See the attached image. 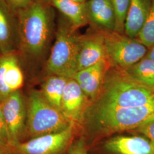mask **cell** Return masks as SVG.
<instances>
[{"label":"cell","mask_w":154,"mask_h":154,"mask_svg":"<svg viewBox=\"0 0 154 154\" xmlns=\"http://www.w3.org/2000/svg\"><path fill=\"white\" fill-rule=\"evenodd\" d=\"M106 60L110 66L125 70L146 55L149 49L137 38L116 32H103Z\"/></svg>","instance_id":"obj_6"},{"label":"cell","mask_w":154,"mask_h":154,"mask_svg":"<svg viewBox=\"0 0 154 154\" xmlns=\"http://www.w3.org/2000/svg\"><path fill=\"white\" fill-rule=\"evenodd\" d=\"M75 123L72 122L65 129L19 142L11 147L16 154H61L72 142Z\"/></svg>","instance_id":"obj_7"},{"label":"cell","mask_w":154,"mask_h":154,"mask_svg":"<svg viewBox=\"0 0 154 154\" xmlns=\"http://www.w3.org/2000/svg\"><path fill=\"white\" fill-rule=\"evenodd\" d=\"M69 154H88L83 138L80 139L72 146Z\"/></svg>","instance_id":"obj_25"},{"label":"cell","mask_w":154,"mask_h":154,"mask_svg":"<svg viewBox=\"0 0 154 154\" xmlns=\"http://www.w3.org/2000/svg\"><path fill=\"white\" fill-rule=\"evenodd\" d=\"M87 98L78 83L70 78L62 97L61 112L70 121L74 123L78 121L85 110Z\"/></svg>","instance_id":"obj_14"},{"label":"cell","mask_w":154,"mask_h":154,"mask_svg":"<svg viewBox=\"0 0 154 154\" xmlns=\"http://www.w3.org/2000/svg\"><path fill=\"white\" fill-rule=\"evenodd\" d=\"M16 53L0 55V102L19 90L24 77Z\"/></svg>","instance_id":"obj_9"},{"label":"cell","mask_w":154,"mask_h":154,"mask_svg":"<svg viewBox=\"0 0 154 154\" xmlns=\"http://www.w3.org/2000/svg\"><path fill=\"white\" fill-rule=\"evenodd\" d=\"M72 1H74V2H79V3H85L86 2L87 0H70Z\"/></svg>","instance_id":"obj_28"},{"label":"cell","mask_w":154,"mask_h":154,"mask_svg":"<svg viewBox=\"0 0 154 154\" xmlns=\"http://www.w3.org/2000/svg\"><path fill=\"white\" fill-rule=\"evenodd\" d=\"M91 119L101 133L111 134L135 130L154 119V100L134 107H94Z\"/></svg>","instance_id":"obj_4"},{"label":"cell","mask_w":154,"mask_h":154,"mask_svg":"<svg viewBox=\"0 0 154 154\" xmlns=\"http://www.w3.org/2000/svg\"><path fill=\"white\" fill-rule=\"evenodd\" d=\"M107 151L114 154H154V144L140 136L119 135L105 143Z\"/></svg>","instance_id":"obj_15"},{"label":"cell","mask_w":154,"mask_h":154,"mask_svg":"<svg viewBox=\"0 0 154 154\" xmlns=\"http://www.w3.org/2000/svg\"><path fill=\"white\" fill-rule=\"evenodd\" d=\"M18 53L16 13L5 0H0V55Z\"/></svg>","instance_id":"obj_12"},{"label":"cell","mask_w":154,"mask_h":154,"mask_svg":"<svg viewBox=\"0 0 154 154\" xmlns=\"http://www.w3.org/2000/svg\"><path fill=\"white\" fill-rule=\"evenodd\" d=\"M116 69L107 72L101 96L94 107H134L154 100V90L137 82L124 70Z\"/></svg>","instance_id":"obj_2"},{"label":"cell","mask_w":154,"mask_h":154,"mask_svg":"<svg viewBox=\"0 0 154 154\" xmlns=\"http://www.w3.org/2000/svg\"><path fill=\"white\" fill-rule=\"evenodd\" d=\"M50 5L57 9L72 25L78 29L88 24L85 3L70 0H46Z\"/></svg>","instance_id":"obj_17"},{"label":"cell","mask_w":154,"mask_h":154,"mask_svg":"<svg viewBox=\"0 0 154 154\" xmlns=\"http://www.w3.org/2000/svg\"><path fill=\"white\" fill-rule=\"evenodd\" d=\"M146 57L150 59L151 60L154 61V45L148 50Z\"/></svg>","instance_id":"obj_26"},{"label":"cell","mask_w":154,"mask_h":154,"mask_svg":"<svg viewBox=\"0 0 154 154\" xmlns=\"http://www.w3.org/2000/svg\"><path fill=\"white\" fill-rule=\"evenodd\" d=\"M69 79L57 75L49 74L42 85L41 93L45 99L60 111L62 97Z\"/></svg>","instance_id":"obj_18"},{"label":"cell","mask_w":154,"mask_h":154,"mask_svg":"<svg viewBox=\"0 0 154 154\" xmlns=\"http://www.w3.org/2000/svg\"><path fill=\"white\" fill-rule=\"evenodd\" d=\"M124 72L137 82L154 90V61L144 57Z\"/></svg>","instance_id":"obj_19"},{"label":"cell","mask_w":154,"mask_h":154,"mask_svg":"<svg viewBox=\"0 0 154 154\" xmlns=\"http://www.w3.org/2000/svg\"><path fill=\"white\" fill-rule=\"evenodd\" d=\"M0 102L10 138L11 148L20 142L26 132V100L19 90L11 93Z\"/></svg>","instance_id":"obj_8"},{"label":"cell","mask_w":154,"mask_h":154,"mask_svg":"<svg viewBox=\"0 0 154 154\" xmlns=\"http://www.w3.org/2000/svg\"><path fill=\"white\" fill-rule=\"evenodd\" d=\"M10 148L0 144V154H9Z\"/></svg>","instance_id":"obj_27"},{"label":"cell","mask_w":154,"mask_h":154,"mask_svg":"<svg viewBox=\"0 0 154 154\" xmlns=\"http://www.w3.org/2000/svg\"><path fill=\"white\" fill-rule=\"evenodd\" d=\"M85 4L91 29L102 32L115 31L116 13L112 0H87Z\"/></svg>","instance_id":"obj_10"},{"label":"cell","mask_w":154,"mask_h":154,"mask_svg":"<svg viewBox=\"0 0 154 154\" xmlns=\"http://www.w3.org/2000/svg\"><path fill=\"white\" fill-rule=\"evenodd\" d=\"M0 144L10 148L11 142L0 102Z\"/></svg>","instance_id":"obj_22"},{"label":"cell","mask_w":154,"mask_h":154,"mask_svg":"<svg viewBox=\"0 0 154 154\" xmlns=\"http://www.w3.org/2000/svg\"><path fill=\"white\" fill-rule=\"evenodd\" d=\"M152 0H131L125 24V34L133 38L138 35L150 12Z\"/></svg>","instance_id":"obj_16"},{"label":"cell","mask_w":154,"mask_h":154,"mask_svg":"<svg viewBox=\"0 0 154 154\" xmlns=\"http://www.w3.org/2000/svg\"><path fill=\"white\" fill-rule=\"evenodd\" d=\"M110 65L106 59L77 72L72 78L79 85L87 98L95 99L101 91Z\"/></svg>","instance_id":"obj_13"},{"label":"cell","mask_w":154,"mask_h":154,"mask_svg":"<svg viewBox=\"0 0 154 154\" xmlns=\"http://www.w3.org/2000/svg\"><path fill=\"white\" fill-rule=\"evenodd\" d=\"M54 9L46 0H34L16 13L18 53L31 65L42 60L55 35Z\"/></svg>","instance_id":"obj_1"},{"label":"cell","mask_w":154,"mask_h":154,"mask_svg":"<svg viewBox=\"0 0 154 154\" xmlns=\"http://www.w3.org/2000/svg\"><path fill=\"white\" fill-rule=\"evenodd\" d=\"M135 130L142 134L154 144V119L145 123Z\"/></svg>","instance_id":"obj_23"},{"label":"cell","mask_w":154,"mask_h":154,"mask_svg":"<svg viewBox=\"0 0 154 154\" xmlns=\"http://www.w3.org/2000/svg\"><path fill=\"white\" fill-rule=\"evenodd\" d=\"M55 40L45 69L49 74L72 78L78 72L82 35L62 16L55 29Z\"/></svg>","instance_id":"obj_3"},{"label":"cell","mask_w":154,"mask_h":154,"mask_svg":"<svg viewBox=\"0 0 154 154\" xmlns=\"http://www.w3.org/2000/svg\"><path fill=\"white\" fill-rule=\"evenodd\" d=\"M27 120L25 134L30 139L58 132L72 122L60 110L49 104L41 91L32 90L26 100Z\"/></svg>","instance_id":"obj_5"},{"label":"cell","mask_w":154,"mask_h":154,"mask_svg":"<svg viewBox=\"0 0 154 154\" xmlns=\"http://www.w3.org/2000/svg\"><path fill=\"white\" fill-rule=\"evenodd\" d=\"M106 59L103 32L91 29L82 35L78 72Z\"/></svg>","instance_id":"obj_11"},{"label":"cell","mask_w":154,"mask_h":154,"mask_svg":"<svg viewBox=\"0 0 154 154\" xmlns=\"http://www.w3.org/2000/svg\"><path fill=\"white\" fill-rule=\"evenodd\" d=\"M7 4L15 13L27 8L34 0H5Z\"/></svg>","instance_id":"obj_24"},{"label":"cell","mask_w":154,"mask_h":154,"mask_svg":"<svg viewBox=\"0 0 154 154\" xmlns=\"http://www.w3.org/2000/svg\"><path fill=\"white\" fill-rule=\"evenodd\" d=\"M137 39L148 49L154 45V0H152L149 16Z\"/></svg>","instance_id":"obj_20"},{"label":"cell","mask_w":154,"mask_h":154,"mask_svg":"<svg viewBox=\"0 0 154 154\" xmlns=\"http://www.w3.org/2000/svg\"><path fill=\"white\" fill-rule=\"evenodd\" d=\"M131 0H112L116 13L115 31L125 33V24Z\"/></svg>","instance_id":"obj_21"}]
</instances>
